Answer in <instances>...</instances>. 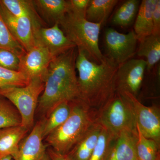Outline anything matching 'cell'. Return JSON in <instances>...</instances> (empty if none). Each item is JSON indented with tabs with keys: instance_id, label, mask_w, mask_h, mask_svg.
Listing matches in <instances>:
<instances>
[{
	"instance_id": "cell-1",
	"label": "cell",
	"mask_w": 160,
	"mask_h": 160,
	"mask_svg": "<svg viewBox=\"0 0 160 160\" xmlns=\"http://www.w3.org/2000/svg\"><path fill=\"white\" fill-rule=\"evenodd\" d=\"M118 66L106 56L102 62H94L78 49L75 68L78 73L80 100L96 113L117 93Z\"/></svg>"
},
{
	"instance_id": "cell-2",
	"label": "cell",
	"mask_w": 160,
	"mask_h": 160,
	"mask_svg": "<svg viewBox=\"0 0 160 160\" xmlns=\"http://www.w3.org/2000/svg\"><path fill=\"white\" fill-rule=\"evenodd\" d=\"M77 47L54 58L44 77L45 86L38 102L39 111L48 115L52 109L64 102L80 99L75 62Z\"/></svg>"
},
{
	"instance_id": "cell-3",
	"label": "cell",
	"mask_w": 160,
	"mask_h": 160,
	"mask_svg": "<svg viewBox=\"0 0 160 160\" xmlns=\"http://www.w3.org/2000/svg\"><path fill=\"white\" fill-rule=\"evenodd\" d=\"M71 102L69 117L46 137L51 149L62 155L69 153L96 121V112L81 100Z\"/></svg>"
},
{
	"instance_id": "cell-4",
	"label": "cell",
	"mask_w": 160,
	"mask_h": 160,
	"mask_svg": "<svg viewBox=\"0 0 160 160\" xmlns=\"http://www.w3.org/2000/svg\"><path fill=\"white\" fill-rule=\"evenodd\" d=\"M59 24L66 36L78 49L86 53L89 60L96 63L102 62L106 56L103 55L99 46L102 24L91 22L86 18L71 13H67Z\"/></svg>"
},
{
	"instance_id": "cell-5",
	"label": "cell",
	"mask_w": 160,
	"mask_h": 160,
	"mask_svg": "<svg viewBox=\"0 0 160 160\" xmlns=\"http://www.w3.org/2000/svg\"><path fill=\"white\" fill-rule=\"evenodd\" d=\"M96 121L114 138L125 132L136 131V122L131 105L118 92L97 112Z\"/></svg>"
},
{
	"instance_id": "cell-6",
	"label": "cell",
	"mask_w": 160,
	"mask_h": 160,
	"mask_svg": "<svg viewBox=\"0 0 160 160\" xmlns=\"http://www.w3.org/2000/svg\"><path fill=\"white\" fill-rule=\"evenodd\" d=\"M44 86V79L38 78L30 80L25 86L0 88V96L7 99L16 108L21 116V126L28 130L33 127L35 112Z\"/></svg>"
},
{
	"instance_id": "cell-7",
	"label": "cell",
	"mask_w": 160,
	"mask_h": 160,
	"mask_svg": "<svg viewBox=\"0 0 160 160\" xmlns=\"http://www.w3.org/2000/svg\"><path fill=\"white\" fill-rule=\"evenodd\" d=\"M104 41L106 56L119 66L134 55L138 41L133 31L125 34L108 28L105 32Z\"/></svg>"
},
{
	"instance_id": "cell-8",
	"label": "cell",
	"mask_w": 160,
	"mask_h": 160,
	"mask_svg": "<svg viewBox=\"0 0 160 160\" xmlns=\"http://www.w3.org/2000/svg\"><path fill=\"white\" fill-rule=\"evenodd\" d=\"M120 93L122 94L130 103L136 125L143 135L147 138L154 140L159 145L160 116L158 109L154 106H145L136 97L129 92Z\"/></svg>"
},
{
	"instance_id": "cell-9",
	"label": "cell",
	"mask_w": 160,
	"mask_h": 160,
	"mask_svg": "<svg viewBox=\"0 0 160 160\" xmlns=\"http://www.w3.org/2000/svg\"><path fill=\"white\" fill-rule=\"evenodd\" d=\"M146 60L132 59L119 65L116 75L117 92H129L137 97L144 78Z\"/></svg>"
},
{
	"instance_id": "cell-10",
	"label": "cell",
	"mask_w": 160,
	"mask_h": 160,
	"mask_svg": "<svg viewBox=\"0 0 160 160\" xmlns=\"http://www.w3.org/2000/svg\"><path fill=\"white\" fill-rule=\"evenodd\" d=\"M53 58L48 49L36 44L20 58L19 71L29 80L41 78L44 80L49 64Z\"/></svg>"
},
{
	"instance_id": "cell-11",
	"label": "cell",
	"mask_w": 160,
	"mask_h": 160,
	"mask_svg": "<svg viewBox=\"0 0 160 160\" xmlns=\"http://www.w3.org/2000/svg\"><path fill=\"white\" fill-rule=\"evenodd\" d=\"M36 44L48 49L53 58L76 47L60 28L58 22L50 27H41L33 30Z\"/></svg>"
},
{
	"instance_id": "cell-12",
	"label": "cell",
	"mask_w": 160,
	"mask_h": 160,
	"mask_svg": "<svg viewBox=\"0 0 160 160\" xmlns=\"http://www.w3.org/2000/svg\"><path fill=\"white\" fill-rule=\"evenodd\" d=\"M0 12L12 34L26 51L35 46L32 22L29 18L12 14L0 2Z\"/></svg>"
},
{
	"instance_id": "cell-13",
	"label": "cell",
	"mask_w": 160,
	"mask_h": 160,
	"mask_svg": "<svg viewBox=\"0 0 160 160\" xmlns=\"http://www.w3.org/2000/svg\"><path fill=\"white\" fill-rule=\"evenodd\" d=\"M44 120L33 126L30 133L20 142L14 160H41L46 154V146L43 142Z\"/></svg>"
},
{
	"instance_id": "cell-14",
	"label": "cell",
	"mask_w": 160,
	"mask_h": 160,
	"mask_svg": "<svg viewBox=\"0 0 160 160\" xmlns=\"http://www.w3.org/2000/svg\"><path fill=\"white\" fill-rule=\"evenodd\" d=\"M137 130L125 132L115 138L106 160H138Z\"/></svg>"
},
{
	"instance_id": "cell-15",
	"label": "cell",
	"mask_w": 160,
	"mask_h": 160,
	"mask_svg": "<svg viewBox=\"0 0 160 160\" xmlns=\"http://www.w3.org/2000/svg\"><path fill=\"white\" fill-rule=\"evenodd\" d=\"M102 128L96 121L67 155L72 160H89Z\"/></svg>"
},
{
	"instance_id": "cell-16",
	"label": "cell",
	"mask_w": 160,
	"mask_h": 160,
	"mask_svg": "<svg viewBox=\"0 0 160 160\" xmlns=\"http://www.w3.org/2000/svg\"><path fill=\"white\" fill-rule=\"evenodd\" d=\"M29 131L21 125L0 129V157L10 155L14 158L20 142Z\"/></svg>"
},
{
	"instance_id": "cell-17",
	"label": "cell",
	"mask_w": 160,
	"mask_h": 160,
	"mask_svg": "<svg viewBox=\"0 0 160 160\" xmlns=\"http://www.w3.org/2000/svg\"><path fill=\"white\" fill-rule=\"evenodd\" d=\"M0 2L12 14L18 17L29 18L33 30L45 27V23L38 13L32 1L30 0H0Z\"/></svg>"
},
{
	"instance_id": "cell-18",
	"label": "cell",
	"mask_w": 160,
	"mask_h": 160,
	"mask_svg": "<svg viewBox=\"0 0 160 160\" xmlns=\"http://www.w3.org/2000/svg\"><path fill=\"white\" fill-rule=\"evenodd\" d=\"M35 7L49 22H58L69 12L68 1L34 0Z\"/></svg>"
},
{
	"instance_id": "cell-19",
	"label": "cell",
	"mask_w": 160,
	"mask_h": 160,
	"mask_svg": "<svg viewBox=\"0 0 160 160\" xmlns=\"http://www.w3.org/2000/svg\"><path fill=\"white\" fill-rule=\"evenodd\" d=\"M155 0H143L141 2L134 25V32L140 41L152 34V13Z\"/></svg>"
},
{
	"instance_id": "cell-20",
	"label": "cell",
	"mask_w": 160,
	"mask_h": 160,
	"mask_svg": "<svg viewBox=\"0 0 160 160\" xmlns=\"http://www.w3.org/2000/svg\"><path fill=\"white\" fill-rule=\"evenodd\" d=\"M139 42L138 55L146 58V69L150 71L160 60V35L152 34Z\"/></svg>"
},
{
	"instance_id": "cell-21",
	"label": "cell",
	"mask_w": 160,
	"mask_h": 160,
	"mask_svg": "<svg viewBox=\"0 0 160 160\" xmlns=\"http://www.w3.org/2000/svg\"><path fill=\"white\" fill-rule=\"evenodd\" d=\"M118 2L117 0H90L86 10V19L102 25Z\"/></svg>"
},
{
	"instance_id": "cell-22",
	"label": "cell",
	"mask_w": 160,
	"mask_h": 160,
	"mask_svg": "<svg viewBox=\"0 0 160 160\" xmlns=\"http://www.w3.org/2000/svg\"><path fill=\"white\" fill-rule=\"evenodd\" d=\"M72 110V102H64L55 107L44 120L43 137L46 138L59 127L69 117Z\"/></svg>"
},
{
	"instance_id": "cell-23",
	"label": "cell",
	"mask_w": 160,
	"mask_h": 160,
	"mask_svg": "<svg viewBox=\"0 0 160 160\" xmlns=\"http://www.w3.org/2000/svg\"><path fill=\"white\" fill-rule=\"evenodd\" d=\"M140 4L141 2L139 0L125 1L114 13L112 22L122 27L131 25L136 18Z\"/></svg>"
},
{
	"instance_id": "cell-24",
	"label": "cell",
	"mask_w": 160,
	"mask_h": 160,
	"mask_svg": "<svg viewBox=\"0 0 160 160\" xmlns=\"http://www.w3.org/2000/svg\"><path fill=\"white\" fill-rule=\"evenodd\" d=\"M136 152L138 160H160L159 145L144 137L136 125Z\"/></svg>"
},
{
	"instance_id": "cell-25",
	"label": "cell",
	"mask_w": 160,
	"mask_h": 160,
	"mask_svg": "<svg viewBox=\"0 0 160 160\" xmlns=\"http://www.w3.org/2000/svg\"><path fill=\"white\" fill-rule=\"evenodd\" d=\"M21 116L14 106L0 96V129L21 126Z\"/></svg>"
},
{
	"instance_id": "cell-26",
	"label": "cell",
	"mask_w": 160,
	"mask_h": 160,
	"mask_svg": "<svg viewBox=\"0 0 160 160\" xmlns=\"http://www.w3.org/2000/svg\"><path fill=\"white\" fill-rule=\"evenodd\" d=\"M0 49H6L21 57L26 50L12 34L0 12Z\"/></svg>"
},
{
	"instance_id": "cell-27",
	"label": "cell",
	"mask_w": 160,
	"mask_h": 160,
	"mask_svg": "<svg viewBox=\"0 0 160 160\" xmlns=\"http://www.w3.org/2000/svg\"><path fill=\"white\" fill-rule=\"evenodd\" d=\"M115 138L102 126L97 142L89 160H106Z\"/></svg>"
},
{
	"instance_id": "cell-28",
	"label": "cell",
	"mask_w": 160,
	"mask_h": 160,
	"mask_svg": "<svg viewBox=\"0 0 160 160\" xmlns=\"http://www.w3.org/2000/svg\"><path fill=\"white\" fill-rule=\"evenodd\" d=\"M30 80L20 71H13L0 66V88L9 86H25Z\"/></svg>"
},
{
	"instance_id": "cell-29",
	"label": "cell",
	"mask_w": 160,
	"mask_h": 160,
	"mask_svg": "<svg viewBox=\"0 0 160 160\" xmlns=\"http://www.w3.org/2000/svg\"><path fill=\"white\" fill-rule=\"evenodd\" d=\"M20 58L13 52L0 49V66L13 71H19Z\"/></svg>"
},
{
	"instance_id": "cell-30",
	"label": "cell",
	"mask_w": 160,
	"mask_h": 160,
	"mask_svg": "<svg viewBox=\"0 0 160 160\" xmlns=\"http://www.w3.org/2000/svg\"><path fill=\"white\" fill-rule=\"evenodd\" d=\"M90 0H69L68 1L69 12L68 13L86 18V10Z\"/></svg>"
},
{
	"instance_id": "cell-31",
	"label": "cell",
	"mask_w": 160,
	"mask_h": 160,
	"mask_svg": "<svg viewBox=\"0 0 160 160\" xmlns=\"http://www.w3.org/2000/svg\"><path fill=\"white\" fill-rule=\"evenodd\" d=\"M153 32L152 34L160 35V1L155 0L152 13Z\"/></svg>"
},
{
	"instance_id": "cell-32",
	"label": "cell",
	"mask_w": 160,
	"mask_h": 160,
	"mask_svg": "<svg viewBox=\"0 0 160 160\" xmlns=\"http://www.w3.org/2000/svg\"><path fill=\"white\" fill-rule=\"evenodd\" d=\"M51 160H72L67 155L60 154L52 149H49L47 151Z\"/></svg>"
},
{
	"instance_id": "cell-33",
	"label": "cell",
	"mask_w": 160,
	"mask_h": 160,
	"mask_svg": "<svg viewBox=\"0 0 160 160\" xmlns=\"http://www.w3.org/2000/svg\"><path fill=\"white\" fill-rule=\"evenodd\" d=\"M12 158V157L10 155L0 157V160H11Z\"/></svg>"
},
{
	"instance_id": "cell-34",
	"label": "cell",
	"mask_w": 160,
	"mask_h": 160,
	"mask_svg": "<svg viewBox=\"0 0 160 160\" xmlns=\"http://www.w3.org/2000/svg\"><path fill=\"white\" fill-rule=\"evenodd\" d=\"M41 160H51V158L49 157V154L47 152H46V154L44 156V157Z\"/></svg>"
}]
</instances>
